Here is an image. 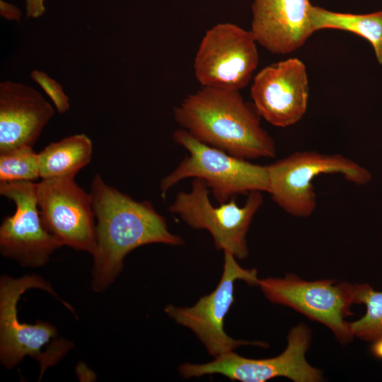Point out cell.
<instances>
[{
  "mask_svg": "<svg viewBox=\"0 0 382 382\" xmlns=\"http://www.w3.org/2000/svg\"><path fill=\"white\" fill-rule=\"evenodd\" d=\"M173 139L189 154L161 180L160 190L163 199L172 187L188 178L204 180L219 204L240 194L268 192L267 166L252 163L205 144L183 128L174 132Z\"/></svg>",
  "mask_w": 382,
  "mask_h": 382,
  "instance_id": "cell-3",
  "label": "cell"
},
{
  "mask_svg": "<svg viewBox=\"0 0 382 382\" xmlns=\"http://www.w3.org/2000/svg\"><path fill=\"white\" fill-rule=\"evenodd\" d=\"M71 178L42 179L37 200L45 228L63 245L93 255L96 224L92 197Z\"/></svg>",
  "mask_w": 382,
  "mask_h": 382,
  "instance_id": "cell-11",
  "label": "cell"
},
{
  "mask_svg": "<svg viewBox=\"0 0 382 382\" xmlns=\"http://www.w3.org/2000/svg\"><path fill=\"white\" fill-rule=\"evenodd\" d=\"M40 289L48 291L68 308L71 306L61 300L51 285L36 274L13 279L2 276L0 279V359L8 369L16 366L25 356L36 359L40 365L41 376L48 366L59 359L41 352L51 338L57 337L56 328L49 323L35 325L21 323L17 316V303L28 289Z\"/></svg>",
  "mask_w": 382,
  "mask_h": 382,
  "instance_id": "cell-10",
  "label": "cell"
},
{
  "mask_svg": "<svg viewBox=\"0 0 382 382\" xmlns=\"http://www.w3.org/2000/svg\"><path fill=\"white\" fill-rule=\"evenodd\" d=\"M311 17L314 31L339 29L354 33L372 45L378 62L382 64V11L369 14H351L330 11L311 6Z\"/></svg>",
  "mask_w": 382,
  "mask_h": 382,
  "instance_id": "cell-17",
  "label": "cell"
},
{
  "mask_svg": "<svg viewBox=\"0 0 382 382\" xmlns=\"http://www.w3.org/2000/svg\"><path fill=\"white\" fill-rule=\"evenodd\" d=\"M54 115L40 92L13 81L0 83V153L31 146Z\"/></svg>",
  "mask_w": 382,
  "mask_h": 382,
  "instance_id": "cell-15",
  "label": "cell"
},
{
  "mask_svg": "<svg viewBox=\"0 0 382 382\" xmlns=\"http://www.w3.org/2000/svg\"><path fill=\"white\" fill-rule=\"evenodd\" d=\"M221 279L215 289L190 307L168 304L164 311L175 323L190 329L214 358L241 346L268 347L264 342L231 337L224 330V319L233 301L234 282L243 280L257 285V270L243 268L230 253L224 252Z\"/></svg>",
  "mask_w": 382,
  "mask_h": 382,
  "instance_id": "cell-6",
  "label": "cell"
},
{
  "mask_svg": "<svg viewBox=\"0 0 382 382\" xmlns=\"http://www.w3.org/2000/svg\"><path fill=\"white\" fill-rule=\"evenodd\" d=\"M311 341V329L300 323L291 328L286 349L277 357L250 359L233 351L205 364L184 363L179 366L178 371L185 379L221 374L241 382H265L280 376L295 382H318L323 378L321 371L311 366L306 359Z\"/></svg>",
  "mask_w": 382,
  "mask_h": 382,
  "instance_id": "cell-7",
  "label": "cell"
},
{
  "mask_svg": "<svg viewBox=\"0 0 382 382\" xmlns=\"http://www.w3.org/2000/svg\"><path fill=\"white\" fill-rule=\"evenodd\" d=\"M25 8L27 17L38 18L42 16L45 11L44 0H26Z\"/></svg>",
  "mask_w": 382,
  "mask_h": 382,
  "instance_id": "cell-22",
  "label": "cell"
},
{
  "mask_svg": "<svg viewBox=\"0 0 382 382\" xmlns=\"http://www.w3.org/2000/svg\"><path fill=\"white\" fill-rule=\"evenodd\" d=\"M251 32L231 23H218L204 35L194 59V74L204 87L240 91L252 79L259 55Z\"/></svg>",
  "mask_w": 382,
  "mask_h": 382,
  "instance_id": "cell-9",
  "label": "cell"
},
{
  "mask_svg": "<svg viewBox=\"0 0 382 382\" xmlns=\"http://www.w3.org/2000/svg\"><path fill=\"white\" fill-rule=\"evenodd\" d=\"M257 285L271 302L290 307L328 327L342 344L354 337L350 323L353 284L332 279L306 281L290 274L284 278L259 279Z\"/></svg>",
  "mask_w": 382,
  "mask_h": 382,
  "instance_id": "cell-8",
  "label": "cell"
},
{
  "mask_svg": "<svg viewBox=\"0 0 382 382\" xmlns=\"http://www.w3.org/2000/svg\"><path fill=\"white\" fill-rule=\"evenodd\" d=\"M210 190L204 180L195 178L190 192H179L168 209L195 229H204L212 235L216 248L236 259L248 255L246 235L253 218L262 204V192L248 193L243 206L235 197L214 206Z\"/></svg>",
  "mask_w": 382,
  "mask_h": 382,
  "instance_id": "cell-5",
  "label": "cell"
},
{
  "mask_svg": "<svg viewBox=\"0 0 382 382\" xmlns=\"http://www.w3.org/2000/svg\"><path fill=\"white\" fill-rule=\"evenodd\" d=\"M40 177L37 154L31 146L0 153V182L34 181Z\"/></svg>",
  "mask_w": 382,
  "mask_h": 382,
  "instance_id": "cell-19",
  "label": "cell"
},
{
  "mask_svg": "<svg viewBox=\"0 0 382 382\" xmlns=\"http://www.w3.org/2000/svg\"><path fill=\"white\" fill-rule=\"evenodd\" d=\"M91 195L96 219L94 291H104L115 282L132 250L151 243L184 244L180 236L168 230L164 217L151 202L134 200L108 185L99 174L92 180Z\"/></svg>",
  "mask_w": 382,
  "mask_h": 382,
  "instance_id": "cell-1",
  "label": "cell"
},
{
  "mask_svg": "<svg viewBox=\"0 0 382 382\" xmlns=\"http://www.w3.org/2000/svg\"><path fill=\"white\" fill-rule=\"evenodd\" d=\"M178 124L193 137L237 158H273L275 143L260 125L253 104L240 91L204 87L174 108Z\"/></svg>",
  "mask_w": 382,
  "mask_h": 382,
  "instance_id": "cell-2",
  "label": "cell"
},
{
  "mask_svg": "<svg viewBox=\"0 0 382 382\" xmlns=\"http://www.w3.org/2000/svg\"><path fill=\"white\" fill-rule=\"evenodd\" d=\"M353 296L354 303H363L366 308L363 317L350 323L354 337L374 342L382 339V291H375L367 284H356Z\"/></svg>",
  "mask_w": 382,
  "mask_h": 382,
  "instance_id": "cell-18",
  "label": "cell"
},
{
  "mask_svg": "<svg viewBox=\"0 0 382 382\" xmlns=\"http://www.w3.org/2000/svg\"><path fill=\"white\" fill-rule=\"evenodd\" d=\"M268 193L284 212L296 217H308L316 208L313 180L322 174H339L358 185L371 179V173L339 154L296 151L267 166Z\"/></svg>",
  "mask_w": 382,
  "mask_h": 382,
  "instance_id": "cell-4",
  "label": "cell"
},
{
  "mask_svg": "<svg viewBox=\"0 0 382 382\" xmlns=\"http://www.w3.org/2000/svg\"><path fill=\"white\" fill-rule=\"evenodd\" d=\"M30 77L50 97L59 113H65L69 110V99L63 91L61 84L46 73L39 70H33L30 74Z\"/></svg>",
  "mask_w": 382,
  "mask_h": 382,
  "instance_id": "cell-20",
  "label": "cell"
},
{
  "mask_svg": "<svg viewBox=\"0 0 382 382\" xmlns=\"http://www.w3.org/2000/svg\"><path fill=\"white\" fill-rule=\"evenodd\" d=\"M0 13L8 21H19L21 16V12L18 7L3 0L0 1Z\"/></svg>",
  "mask_w": 382,
  "mask_h": 382,
  "instance_id": "cell-21",
  "label": "cell"
},
{
  "mask_svg": "<svg viewBox=\"0 0 382 382\" xmlns=\"http://www.w3.org/2000/svg\"><path fill=\"white\" fill-rule=\"evenodd\" d=\"M250 96L260 116L270 124L279 127L296 124L308 105L306 66L289 58L264 67L253 79Z\"/></svg>",
  "mask_w": 382,
  "mask_h": 382,
  "instance_id": "cell-13",
  "label": "cell"
},
{
  "mask_svg": "<svg viewBox=\"0 0 382 382\" xmlns=\"http://www.w3.org/2000/svg\"><path fill=\"white\" fill-rule=\"evenodd\" d=\"M1 195L16 204V212L6 217L0 226L2 255L22 266L45 265L51 255L63 246L41 221L37 200V183L33 181L0 182Z\"/></svg>",
  "mask_w": 382,
  "mask_h": 382,
  "instance_id": "cell-12",
  "label": "cell"
},
{
  "mask_svg": "<svg viewBox=\"0 0 382 382\" xmlns=\"http://www.w3.org/2000/svg\"><path fill=\"white\" fill-rule=\"evenodd\" d=\"M308 0H253L251 32L272 54L300 48L314 33Z\"/></svg>",
  "mask_w": 382,
  "mask_h": 382,
  "instance_id": "cell-14",
  "label": "cell"
},
{
  "mask_svg": "<svg viewBox=\"0 0 382 382\" xmlns=\"http://www.w3.org/2000/svg\"><path fill=\"white\" fill-rule=\"evenodd\" d=\"M371 352L375 357L382 359V339L375 341L371 347Z\"/></svg>",
  "mask_w": 382,
  "mask_h": 382,
  "instance_id": "cell-23",
  "label": "cell"
},
{
  "mask_svg": "<svg viewBox=\"0 0 382 382\" xmlns=\"http://www.w3.org/2000/svg\"><path fill=\"white\" fill-rule=\"evenodd\" d=\"M93 145L84 134H74L47 145L37 154L42 179L74 178L76 174L89 163Z\"/></svg>",
  "mask_w": 382,
  "mask_h": 382,
  "instance_id": "cell-16",
  "label": "cell"
}]
</instances>
